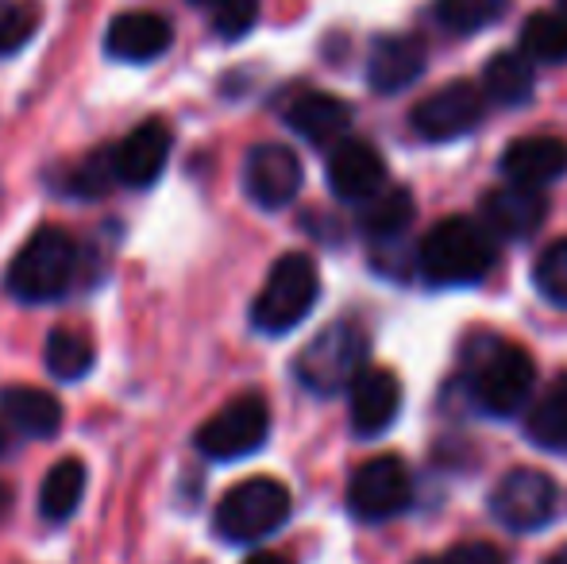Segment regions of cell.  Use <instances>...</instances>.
<instances>
[{"instance_id": "cell-11", "label": "cell", "mask_w": 567, "mask_h": 564, "mask_svg": "<svg viewBox=\"0 0 567 564\" xmlns=\"http://www.w3.org/2000/svg\"><path fill=\"white\" fill-rule=\"evenodd\" d=\"M306 171H301V158L293 155L286 143H259V147L247 151L244 158V194L251 197L259 209L275 213L298 197Z\"/></svg>"}, {"instance_id": "cell-25", "label": "cell", "mask_w": 567, "mask_h": 564, "mask_svg": "<svg viewBox=\"0 0 567 564\" xmlns=\"http://www.w3.org/2000/svg\"><path fill=\"white\" fill-rule=\"evenodd\" d=\"M410 225H413V194L402 186H386L374 202L363 205V217H359L363 236L374 244L398 240Z\"/></svg>"}, {"instance_id": "cell-37", "label": "cell", "mask_w": 567, "mask_h": 564, "mask_svg": "<svg viewBox=\"0 0 567 564\" xmlns=\"http://www.w3.org/2000/svg\"><path fill=\"white\" fill-rule=\"evenodd\" d=\"M556 12H560V16H564V20H567V0H560V8H556Z\"/></svg>"}, {"instance_id": "cell-19", "label": "cell", "mask_w": 567, "mask_h": 564, "mask_svg": "<svg viewBox=\"0 0 567 564\" xmlns=\"http://www.w3.org/2000/svg\"><path fill=\"white\" fill-rule=\"evenodd\" d=\"M502 174H506L514 186L545 189L548 182L567 174V143L560 136L514 140L506 147V155H502Z\"/></svg>"}, {"instance_id": "cell-24", "label": "cell", "mask_w": 567, "mask_h": 564, "mask_svg": "<svg viewBox=\"0 0 567 564\" xmlns=\"http://www.w3.org/2000/svg\"><path fill=\"white\" fill-rule=\"evenodd\" d=\"M525 433L545 452H567V371L556 376L553 383H548V391L533 402Z\"/></svg>"}, {"instance_id": "cell-15", "label": "cell", "mask_w": 567, "mask_h": 564, "mask_svg": "<svg viewBox=\"0 0 567 564\" xmlns=\"http://www.w3.org/2000/svg\"><path fill=\"white\" fill-rule=\"evenodd\" d=\"M171 43L174 28L158 12H120L105 28V54L113 62H155Z\"/></svg>"}, {"instance_id": "cell-26", "label": "cell", "mask_w": 567, "mask_h": 564, "mask_svg": "<svg viewBox=\"0 0 567 564\" xmlns=\"http://www.w3.org/2000/svg\"><path fill=\"white\" fill-rule=\"evenodd\" d=\"M509 12V0H436L433 16L452 35H478Z\"/></svg>"}, {"instance_id": "cell-30", "label": "cell", "mask_w": 567, "mask_h": 564, "mask_svg": "<svg viewBox=\"0 0 567 564\" xmlns=\"http://www.w3.org/2000/svg\"><path fill=\"white\" fill-rule=\"evenodd\" d=\"M189 4L209 12V23L220 39H244L259 20V0H189Z\"/></svg>"}, {"instance_id": "cell-8", "label": "cell", "mask_w": 567, "mask_h": 564, "mask_svg": "<svg viewBox=\"0 0 567 564\" xmlns=\"http://www.w3.org/2000/svg\"><path fill=\"white\" fill-rule=\"evenodd\" d=\"M413 503V475L402 457L382 452L351 472L348 480V511L359 522H386Z\"/></svg>"}, {"instance_id": "cell-23", "label": "cell", "mask_w": 567, "mask_h": 564, "mask_svg": "<svg viewBox=\"0 0 567 564\" xmlns=\"http://www.w3.org/2000/svg\"><path fill=\"white\" fill-rule=\"evenodd\" d=\"M85 495V464L78 457H66L43 475V488H39V514L47 522H66L78 511Z\"/></svg>"}, {"instance_id": "cell-6", "label": "cell", "mask_w": 567, "mask_h": 564, "mask_svg": "<svg viewBox=\"0 0 567 564\" xmlns=\"http://www.w3.org/2000/svg\"><path fill=\"white\" fill-rule=\"evenodd\" d=\"M537 387V363L522 345L509 340H494L483 356L475 360V376H471V399L483 414L509 418L533 399Z\"/></svg>"}, {"instance_id": "cell-21", "label": "cell", "mask_w": 567, "mask_h": 564, "mask_svg": "<svg viewBox=\"0 0 567 564\" xmlns=\"http://www.w3.org/2000/svg\"><path fill=\"white\" fill-rule=\"evenodd\" d=\"M537 90V70L525 51H498L483 70V93L498 105H525Z\"/></svg>"}, {"instance_id": "cell-18", "label": "cell", "mask_w": 567, "mask_h": 564, "mask_svg": "<svg viewBox=\"0 0 567 564\" xmlns=\"http://www.w3.org/2000/svg\"><path fill=\"white\" fill-rule=\"evenodd\" d=\"M286 124L298 132L306 143L313 147H337L340 140H348V129H351V105L332 93H317V90H306L290 101L286 109Z\"/></svg>"}, {"instance_id": "cell-33", "label": "cell", "mask_w": 567, "mask_h": 564, "mask_svg": "<svg viewBox=\"0 0 567 564\" xmlns=\"http://www.w3.org/2000/svg\"><path fill=\"white\" fill-rule=\"evenodd\" d=\"M8 511H12V488H8V483L0 480V522L8 519Z\"/></svg>"}, {"instance_id": "cell-2", "label": "cell", "mask_w": 567, "mask_h": 564, "mask_svg": "<svg viewBox=\"0 0 567 564\" xmlns=\"http://www.w3.org/2000/svg\"><path fill=\"white\" fill-rule=\"evenodd\" d=\"M494 240L471 217H449L425 233L417 248L421 275L436 286H471L483 283L494 267Z\"/></svg>"}, {"instance_id": "cell-29", "label": "cell", "mask_w": 567, "mask_h": 564, "mask_svg": "<svg viewBox=\"0 0 567 564\" xmlns=\"http://www.w3.org/2000/svg\"><path fill=\"white\" fill-rule=\"evenodd\" d=\"M39 4L35 0H0V59L23 51L39 31Z\"/></svg>"}, {"instance_id": "cell-34", "label": "cell", "mask_w": 567, "mask_h": 564, "mask_svg": "<svg viewBox=\"0 0 567 564\" xmlns=\"http://www.w3.org/2000/svg\"><path fill=\"white\" fill-rule=\"evenodd\" d=\"M244 564H290V561L278 557V553H255V557H247Z\"/></svg>"}, {"instance_id": "cell-28", "label": "cell", "mask_w": 567, "mask_h": 564, "mask_svg": "<svg viewBox=\"0 0 567 564\" xmlns=\"http://www.w3.org/2000/svg\"><path fill=\"white\" fill-rule=\"evenodd\" d=\"M116 186V166H113V147L93 151L90 158H82L78 166H70L62 174L59 189L70 197H101Z\"/></svg>"}, {"instance_id": "cell-27", "label": "cell", "mask_w": 567, "mask_h": 564, "mask_svg": "<svg viewBox=\"0 0 567 564\" xmlns=\"http://www.w3.org/2000/svg\"><path fill=\"white\" fill-rule=\"evenodd\" d=\"M522 51L533 62H567V20L560 12H533L522 28Z\"/></svg>"}, {"instance_id": "cell-12", "label": "cell", "mask_w": 567, "mask_h": 564, "mask_svg": "<svg viewBox=\"0 0 567 564\" xmlns=\"http://www.w3.org/2000/svg\"><path fill=\"white\" fill-rule=\"evenodd\" d=\"M324 178H329V189L340 197V202L367 205L386 189V158L374 151V143L348 136L329 151Z\"/></svg>"}, {"instance_id": "cell-14", "label": "cell", "mask_w": 567, "mask_h": 564, "mask_svg": "<svg viewBox=\"0 0 567 564\" xmlns=\"http://www.w3.org/2000/svg\"><path fill=\"white\" fill-rule=\"evenodd\" d=\"M171 147H174V132L163 121H143L140 129H132L113 147L116 182L132 189L158 182V174L166 171V158H171Z\"/></svg>"}, {"instance_id": "cell-36", "label": "cell", "mask_w": 567, "mask_h": 564, "mask_svg": "<svg viewBox=\"0 0 567 564\" xmlns=\"http://www.w3.org/2000/svg\"><path fill=\"white\" fill-rule=\"evenodd\" d=\"M8 449V433H4V425H0V452Z\"/></svg>"}, {"instance_id": "cell-3", "label": "cell", "mask_w": 567, "mask_h": 564, "mask_svg": "<svg viewBox=\"0 0 567 564\" xmlns=\"http://www.w3.org/2000/svg\"><path fill=\"white\" fill-rule=\"evenodd\" d=\"M317 298H321V275L317 264L306 252H286L275 267H270L262 290L251 301V325L262 337H286L298 329L309 314H313Z\"/></svg>"}, {"instance_id": "cell-32", "label": "cell", "mask_w": 567, "mask_h": 564, "mask_svg": "<svg viewBox=\"0 0 567 564\" xmlns=\"http://www.w3.org/2000/svg\"><path fill=\"white\" fill-rule=\"evenodd\" d=\"M436 564H506V557L491 542H460L444 557H436Z\"/></svg>"}, {"instance_id": "cell-7", "label": "cell", "mask_w": 567, "mask_h": 564, "mask_svg": "<svg viewBox=\"0 0 567 564\" xmlns=\"http://www.w3.org/2000/svg\"><path fill=\"white\" fill-rule=\"evenodd\" d=\"M270 433V407L262 402V394H239L228 407H220L202 429H197L194 444L205 460H239L251 457L267 444Z\"/></svg>"}, {"instance_id": "cell-31", "label": "cell", "mask_w": 567, "mask_h": 564, "mask_svg": "<svg viewBox=\"0 0 567 564\" xmlns=\"http://www.w3.org/2000/svg\"><path fill=\"white\" fill-rule=\"evenodd\" d=\"M533 283H537L540 298L567 309V236L564 240H553L537 256V264H533Z\"/></svg>"}, {"instance_id": "cell-5", "label": "cell", "mask_w": 567, "mask_h": 564, "mask_svg": "<svg viewBox=\"0 0 567 564\" xmlns=\"http://www.w3.org/2000/svg\"><path fill=\"white\" fill-rule=\"evenodd\" d=\"M367 368V332L355 321H332L309 340L293 360V376L306 391L321 394H340L359 379V371Z\"/></svg>"}, {"instance_id": "cell-10", "label": "cell", "mask_w": 567, "mask_h": 564, "mask_svg": "<svg viewBox=\"0 0 567 564\" xmlns=\"http://www.w3.org/2000/svg\"><path fill=\"white\" fill-rule=\"evenodd\" d=\"M486 113V93L471 82H449L444 90L421 98L410 109V124L421 140L429 143H449L460 140L467 132H475L483 124Z\"/></svg>"}, {"instance_id": "cell-17", "label": "cell", "mask_w": 567, "mask_h": 564, "mask_svg": "<svg viewBox=\"0 0 567 564\" xmlns=\"http://www.w3.org/2000/svg\"><path fill=\"white\" fill-rule=\"evenodd\" d=\"M421 74H425V43H421V35L374 39L371 59H367V85L374 93L394 98V93L410 90Z\"/></svg>"}, {"instance_id": "cell-20", "label": "cell", "mask_w": 567, "mask_h": 564, "mask_svg": "<svg viewBox=\"0 0 567 564\" xmlns=\"http://www.w3.org/2000/svg\"><path fill=\"white\" fill-rule=\"evenodd\" d=\"M0 418L12 429H20L23 437L47 441L62 429V402L43 387H0Z\"/></svg>"}, {"instance_id": "cell-35", "label": "cell", "mask_w": 567, "mask_h": 564, "mask_svg": "<svg viewBox=\"0 0 567 564\" xmlns=\"http://www.w3.org/2000/svg\"><path fill=\"white\" fill-rule=\"evenodd\" d=\"M545 564H567V545H560V550H556Z\"/></svg>"}, {"instance_id": "cell-1", "label": "cell", "mask_w": 567, "mask_h": 564, "mask_svg": "<svg viewBox=\"0 0 567 564\" xmlns=\"http://www.w3.org/2000/svg\"><path fill=\"white\" fill-rule=\"evenodd\" d=\"M78 279V240L59 225H43L23 240L4 271V290L23 306H51Z\"/></svg>"}, {"instance_id": "cell-4", "label": "cell", "mask_w": 567, "mask_h": 564, "mask_svg": "<svg viewBox=\"0 0 567 564\" xmlns=\"http://www.w3.org/2000/svg\"><path fill=\"white\" fill-rule=\"evenodd\" d=\"M293 511L290 488L275 475H251L225 491V499L213 511V530L228 545H255L286 526Z\"/></svg>"}, {"instance_id": "cell-13", "label": "cell", "mask_w": 567, "mask_h": 564, "mask_svg": "<svg viewBox=\"0 0 567 564\" xmlns=\"http://www.w3.org/2000/svg\"><path fill=\"white\" fill-rule=\"evenodd\" d=\"M402 414V379L390 368L367 363L359 379L348 387V418L355 437H379Z\"/></svg>"}, {"instance_id": "cell-22", "label": "cell", "mask_w": 567, "mask_h": 564, "mask_svg": "<svg viewBox=\"0 0 567 564\" xmlns=\"http://www.w3.org/2000/svg\"><path fill=\"white\" fill-rule=\"evenodd\" d=\"M43 363L54 379L78 383V379L90 376L93 363H97V348H93V340L85 337V332L70 329V325H59V329H51V337H47Z\"/></svg>"}, {"instance_id": "cell-9", "label": "cell", "mask_w": 567, "mask_h": 564, "mask_svg": "<svg viewBox=\"0 0 567 564\" xmlns=\"http://www.w3.org/2000/svg\"><path fill=\"white\" fill-rule=\"evenodd\" d=\"M491 514L514 534L548 526L556 514V483L540 468H514L491 491Z\"/></svg>"}, {"instance_id": "cell-16", "label": "cell", "mask_w": 567, "mask_h": 564, "mask_svg": "<svg viewBox=\"0 0 567 564\" xmlns=\"http://www.w3.org/2000/svg\"><path fill=\"white\" fill-rule=\"evenodd\" d=\"M548 217V197L533 186H498L483 197V221L502 240H525Z\"/></svg>"}]
</instances>
